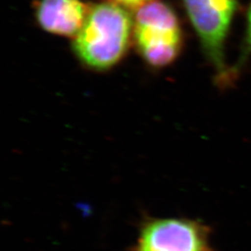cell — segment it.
Listing matches in <instances>:
<instances>
[{
    "mask_svg": "<svg viewBox=\"0 0 251 251\" xmlns=\"http://www.w3.org/2000/svg\"><path fill=\"white\" fill-rule=\"evenodd\" d=\"M133 37V19L124 7L101 2L90 8L88 17L74 37L73 50L84 65L105 71L125 56Z\"/></svg>",
    "mask_w": 251,
    "mask_h": 251,
    "instance_id": "1",
    "label": "cell"
},
{
    "mask_svg": "<svg viewBox=\"0 0 251 251\" xmlns=\"http://www.w3.org/2000/svg\"><path fill=\"white\" fill-rule=\"evenodd\" d=\"M133 39L144 61L153 67L173 63L182 50L183 34L176 12L161 0L135 9Z\"/></svg>",
    "mask_w": 251,
    "mask_h": 251,
    "instance_id": "2",
    "label": "cell"
},
{
    "mask_svg": "<svg viewBox=\"0 0 251 251\" xmlns=\"http://www.w3.org/2000/svg\"><path fill=\"white\" fill-rule=\"evenodd\" d=\"M190 23L198 35L202 50L214 70L216 84L227 88L233 83L225 59V45L238 0H183Z\"/></svg>",
    "mask_w": 251,
    "mask_h": 251,
    "instance_id": "3",
    "label": "cell"
},
{
    "mask_svg": "<svg viewBox=\"0 0 251 251\" xmlns=\"http://www.w3.org/2000/svg\"><path fill=\"white\" fill-rule=\"evenodd\" d=\"M135 251H212L208 231L186 219H155L143 226Z\"/></svg>",
    "mask_w": 251,
    "mask_h": 251,
    "instance_id": "4",
    "label": "cell"
},
{
    "mask_svg": "<svg viewBox=\"0 0 251 251\" xmlns=\"http://www.w3.org/2000/svg\"><path fill=\"white\" fill-rule=\"evenodd\" d=\"M90 8L82 0H40L36 21L48 33L74 38L84 25Z\"/></svg>",
    "mask_w": 251,
    "mask_h": 251,
    "instance_id": "5",
    "label": "cell"
},
{
    "mask_svg": "<svg viewBox=\"0 0 251 251\" xmlns=\"http://www.w3.org/2000/svg\"><path fill=\"white\" fill-rule=\"evenodd\" d=\"M251 58V2L248 12H247V23L245 35L243 37L242 44L240 47V52L238 55L236 63L231 67V75L233 80L238 78L239 74L241 73L245 65Z\"/></svg>",
    "mask_w": 251,
    "mask_h": 251,
    "instance_id": "6",
    "label": "cell"
},
{
    "mask_svg": "<svg viewBox=\"0 0 251 251\" xmlns=\"http://www.w3.org/2000/svg\"><path fill=\"white\" fill-rule=\"evenodd\" d=\"M149 0H112V2L116 3L117 5L124 7V8H129V9H138L140 6L144 5Z\"/></svg>",
    "mask_w": 251,
    "mask_h": 251,
    "instance_id": "7",
    "label": "cell"
}]
</instances>
